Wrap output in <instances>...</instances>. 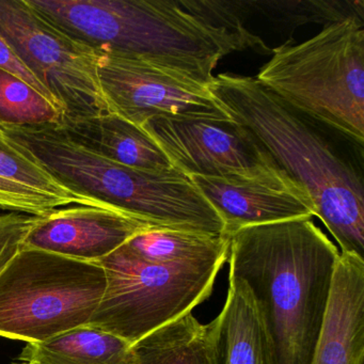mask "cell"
<instances>
[{
    "mask_svg": "<svg viewBox=\"0 0 364 364\" xmlns=\"http://www.w3.org/2000/svg\"><path fill=\"white\" fill-rule=\"evenodd\" d=\"M217 105L244 127L279 169L308 191L341 248L364 259V183L355 163L306 118L250 76L221 73L208 85Z\"/></svg>",
    "mask_w": 364,
    "mask_h": 364,
    "instance_id": "3957f363",
    "label": "cell"
},
{
    "mask_svg": "<svg viewBox=\"0 0 364 364\" xmlns=\"http://www.w3.org/2000/svg\"><path fill=\"white\" fill-rule=\"evenodd\" d=\"M68 37L101 54L144 57L212 82L223 57L268 50L235 3L210 0H26Z\"/></svg>",
    "mask_w": 364,
    "mask_h": 364,
    "instance_id": "6da1fadb",
    "label": "cell"
},
{
    "mask_svg": "<svg viewBox=\"0 0 364 364\" xmlns=\"http://www.w3.org/2000/svg\"><path fill=\"white\" fill-rule=\"evenodd\" d=\"M39 217L24 213H0V274L21 252Z\"/></svg>",
    "mask_w": 364,
    "mask_h": 364,
    "instance_id": "603a6c76",
    "label": "cell"
},
{
    "mask_svg": "<svg viewBox=\"0 0 364 364\" xmlns=\"http://www.w3.org/2000/svg\"><path fill=\"white\" fill-rule=\"evenodd\" d=\"M18 360L33 364H131L132 345L85 325L43 342L27 343Z\"/></svg>",
    "mask_w": 364,
    "mask_h": 364,
    "instance_id": "e0dca14e",
    "label": "cell"
},
{
    "mask_svg": "<svg viewBox=\"0 0 364 364\" xmlns=\"http://www.w3.org/2000/svg\"><path fill=\"white\" fill-rule=\"evenodd\" d=\"M340 252L311 218L242 228L230 236V276L248 287L272 364H312Z\"/></svg>",
    "mask_w": 364,
    "mask_h": 364,
    "instance_id": "7a4b0ae2",
    "label": "cell"
},
{
    "mask_svg": "<svg viewBox=\"0 0 364 364\" xmlns=\"http://www.w3.org/2000/svg\"><path fill=\"white\" fill-rule=\"evenodd\" d=\"M100 85L109 112L141 127L154 118L229 120L210 82L144 57L102 54Z\"/></svg>",
    "mask_w": 364,
    "mask_h": 364,
    "instance_id": "9c48e42d",
    "label": "cell"
},
{
    "mask_svg": "<svg viewBox=\"0 0 364 364\" xmlns=\"http://www.w3.org/2000/svg\"><path fill=\"white\" fill-rule=\"evenodd\" d=\"M99 264L105 270L106 287L87 326L133 345L208 300L225 263L161 265L139 259L122 246Z\"/></svg>",
    "mask_w": 364,
    "mask_h": 364,
    "instance_id": "52a82bcc",
    "label": "cell"
},
{
    "mask_svg": "<svg viewBox=\"0 0 364 364\" xmlns=\"http://www.w3.org/2000/svg\"><path fill=\"white\" fill-rule=\"evenodd\" d=\"M0 129L60 186L97 206L127 213L163 229L225 232L212 204L176 168L152 172L125 167L74 144L58 125Z\"/></svg>",
    "mask_w": 364,
    "mask_h": 364,
    "instance_id": "277c9868",
    "label": "cell"
},
{
    "mask_svg": "<svg viewBox=\"0 0 364 364\" xmlns=\"http://www.w3.org/2000/svg\"><path fill=\"white\" fill-rule=\"evenodd\" d=\"M193 184L218 213L228 237L242 228L316 214L308 191L295 181L245 180L191 176Z\"/></svg>",
    "mask_w": 364,
    "mask_h": 364,
    "instance_id": "7c38bea8",
    "label": "cell"
},
{
    "mask_svg": "<svg viewBox=\"0 0 364 364\" xmlns=\"http://www.w3.org/2000/svg\"><path fill=\"white\" fill-rule=\"evenodd\" d=\"M163 229L112 208L77 205L39 217L23 249H36L77 261L99 263L132 237Z\"/></svg>",
    "mask_w": 364,
    "mask_h": 364,
    "instance_id": "8fae6325",
    "label": "cell"
},
{
    "mask_svg": "<svg viewBox=\"0 0 364 364\" xmlns=\"http://www.w3.org/2000/svg\"><path fill=\"white\" fill-rule=\"evenodd\" d=\"M63 112L26 82L0 69V129L59 125Z\"/></svg>",
    "mask_w": 364,
    "mask_h": 364,
    "instance_id": "d6986e66",
    "label": "cell"
},
{
    "mask_svg": "<svg viewBox=\"0 0 364 364\" xmlns=\"http://www.w3.org/2000/svg\"><path fill=\"white\" fill-rule=\"evenodd\" d=\"M141 129L187 176L289 180L247 129L229 120L154 118ZM293 180V178H291Z\"/></svg>",
    "mask_w": 364,
    "mask_h": 364,
    "instance_id": "30bf717a",
    "label": "cell"
},
{
    "mask_svg": "<svg viewBox=\"0 0 364 364\" xmlns=\"http://www.w3.org/2000/svg\"><path fill=\"white\" fill-rule=\"evenodd\" d=\"M0 178L33 189L60 201L63 205L97 206L90 200L60 186L24 149L0 129ZM101 208V206H97Z\"/></svg>",
    "mask_w": 364,
    "mask_h": 364,
    "instance_id": "ffe728a7",
    "label": "cell"
},
{
    "mask_svg": "<svg viewBox=\"0 0 364 364\" xmlns=\"http://www.w3.org/2000/svg\"><path fill=\"white\" fill-rule=\"evenodd\" d=\"M0 36L55 97L63 118L109 112L97 74L101 53L68 37L26 0H0Z\"/></svg>",
    "mask_w": 364,
    "mask_h": 364,
    "instance_id": "ba28073f",
    "label": "cell"
},
{
    "mask_svg": "<svg viewBox=\"0 0 364 364\" xmlns=\"http://www.w3.org/2000/svg\"><path fill=\"white\" fill-rule=\"evenodd\" d=\"M105 287L99 263L22 249L0 274V336L43 342L87 325Z\"/></svg>",
    "mask_w": 364,
    "mask_h": 364,
    "instance_id": "8992f818",
    "label": "cell"
},
{
    "mask_svg": "<svg viewBox=\"0 0 364 364\" xmlns=\"http://www.w3.org/2000/svg\"><path fill=\"white\" fill-rule=\"evenodd\" d=\"M277 20L280 18L291 26L306 23L328 25L348 18L363 21V1L349 0H304V1H249Z\"/></svg>",
    "mask_w": 364,
    "mask_h": 364,
    "instance_id": "44dd1931",
    "label": "cell"
},
{
    "mask_svg": "<svg viewBox=\"0 0 364 364\" xmlns=\"http://www.w3.org/2000/svg\"><path fill=\"white\" fill-rule=\"evenodd\" d=\"M58 127L74 144L125 167L152 172L174 169L167 155L144 129L114 112L63 118Z\"/></svg>",
    "mask_w": 364,
    "mask_h": 364,
    "instance_id": "5bb4252c",
    "label": "cell"
},
{
    "mask_svg": "<svg viewBox=\"0 0 364 364\" xmlns=\"http://www.w3.org/2000/svg\"><path fill=\"white\" fill-rule=\"evenodd\" d=\"M312 364H364V259L340 253Z\"/></svg>",
    "mask_w": 364,
    "mask_h": 364,
    "instance_id": "4fadbf2b",
    "label": "cell"
},
{
    "mask_svg": "<svg viewBox=\"0 0 364 364\" xmlns=\"http://www.w3.org/2000/svg\"><path fill=\"white\" fill-rule=\"evenodd\" d=\"M221 364H272L263 321L247 285L229 277V291L218 315Z\"/></svg>",
    "mask_w": 364,
    "mask_h": 364,
    "instance_id": "2e32d148",
    "label": "cell"
},
{
    "mask_svg": "<svg viewBox=\"0 0 364 364\" xmlns=\"http://www.w3.org/2000/svg\"><path fill=\"white\" fill-rule=\"evenodd\" d=\"M125 249L150 263L170 266H204L227 263L230 237L225 234L152 229L125 242Z\"/></svg>",
    "mask_w": 364,
    "mask_h": 364,
    "instance_id": "ac0fdd59",
    "label": "cell"
},
{
    "mask_svg": "<svg viewBox=\"0 0 364 364\" xmlns=\"http://www.w3.org/2000/svg\"><path fill=\"white\" fill-rule=\"evenodd\" d=\"M14 364H33V363H26V362H22V363H14Z\"/></svg>",
    "mask_w": 364,
    "mask_h": 364,
    "instance_id": "d4e9b609",
    "label": "cell"
},
{
    "mask_svg": "<svg viewBox=\"0 0 364 364\" xmlns=\"http://www.w3.org/2000/svg\"><path fill=\"white\" fill-rule=\"evenodd\" d=\"M0 69L9 72L12 75L24 80L29 86L39 91L43 97H46L48 101L52 102L54 105L59 108L56 100L50 95V91L29 71L28 68L22 63L18 55L12 50L11 46L5 41L1 36H0Z\"/></svg>",
    "mask_w": 364,
    "mask_h": 364,
    "instance_id": "cb8c5ba5",
    "label": "cell"
},
{
    "mask_svg": "<svg viewBox=\"0 0 364 364\" xmlns=\"http://www.w3.org/2000/svg\"><path fill=\"white\" fill-rule=\"evenodd\" d=\"M131 364H221L220 321L183 315L132 345Z\"/></svg>",
    "mask_w": 364,
    "mask_h": 364,
    "instance_id": "9a60e30c",
    "label": "cell"
},
{
    "mask_svg": "<svg viewBox=\"0 0 364 364\" xmlns=\"http://www.w3.org/2000/svg\"><path fill=\"white\" fill-rule=\"evenodd\" d=\"M257 82L321 127L364 144L363 21L326 25L299 44L272 50Z\"/></svg>",
    "mask_w": 364,
    "mask_h": 364,
    "instance_id": "5b68a950",
    "label": "cell"
},
{
    "mask_svg": "<svg viewBox=\"0 0 364 364\" xmlns=\"http://www.w3.org/2000/svg\"><path fill=\"white\" fill-rule=\"evenodd\" d=\"M61 206L54 198L0 178V210L42 216Z\"/></svg>",
    "mask_w": 364,
    "mask_h": 364,
    "instance_id": "7402d4cb",
    "label": "cell"
}]
</instances>
